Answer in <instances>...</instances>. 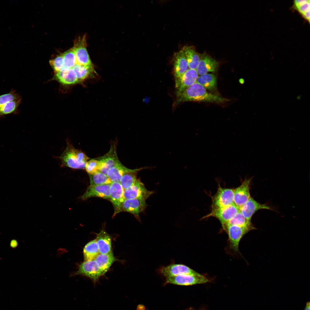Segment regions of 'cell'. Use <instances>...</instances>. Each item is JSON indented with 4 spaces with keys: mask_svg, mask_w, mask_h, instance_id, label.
I'll return each mask as SVG.
<instances>
[{
    "mask_svg": "<svg viewBox=\"0 0 310 310\" xmlns=\"http://www.w3.org/2000/svg\"><path fill=\"white\" fill-rule=\"evenodd\" d=\"M173 108L187 101H197L221 103L229 100L219 95L208 92L202 86L195 82L182 92L175 94Z\"/></svg>",
    "mask_w": 310,
    "mask_h": 310,
    "instance_id": "cell-1",
    "label": "cell"
},
{
    "mask_svg": "<svg viewBox=\"0 0 310 310\" xmlns=\"http://www.w3.org/2000/svg\"><path fill=\"white\" fill-rule=\"evenodd\" d=\"M59 158L62 166L75 169L85 168L86 163L89 159L84 153L75 148L67 140L66 147Z\"/></svg>",
    "mask_w": 310,
    "mask_h": 310,
    "instance_id": "cell-2",
    "label": "cell"
},
{
    "mask_svg": "<svg viewBox=\"0 0 310 310\" xmlns=\"http://www.w3.org/2000/svg\"><path fill=\"white\" fill-rule=\"evenodd\" d=\"M22 100L21 96L13 88L9 92L0 95V119L7 115L18 114Z\"/></svg>",
    "mask_w": 310,
    "mask_h": 310,
    "instance_id": "cell-3",
    "label": "cell"
},
{
    "mask_svg": "<svg viewBox=\"0 0 310 310\" xmlns=\"http://www.w3.org/2000/svg\"><path fill=\"white\" fill-rule=\"evenodd\" d=\"M222 227L228 236L229 248L234 252H238L241 240L251 230L248 228L228 224H226Z\"/></svg>",
    "mask_w": 310,
    "mask_h": 310,
    "instance_id": "cell-4",
    "label": "cell"
},
{
    "mask_svg": "<svg viewBox=\"0 0 310 310\" xmlns=\"http://www.w3.org/2000/svg\"><path fill=\"white\" fill-rule=\"evenodd\" d=\"M86 35L79 36L74 41L72 47L74 52L76 64L80 65L93 67L87 49Z\"/></svg>",
    "mask_w": 310,
    "mask_h": 310,
    "instance_id": "cell-5",
    "label": "cell"
},
{
    "mask_svg": "<svg viewBox=\"0 0 310 310\" xmlns=\"http://www.w3.org/2000/svg\"><path fill=\"white\" fill-rule=\"evenodd\" d=\"M212 210L221 208L234 204V189L218 186L215 194L212 197Z\"/></svg>",
    "mask_w": 310,
    "mask_h": 310,
    "instance_id": "cell-6",
    "label": "cell"
},
{
    "mask_svg": "<svg viewBox=\"0 0 310 310\" xmlns=\"http://www.w3.org/2000/svg\"><path fill=\"white\" fill-rule=\"evenodd\" d=\"M81 275L87 276L95 283L101 276L104 275L94 260L84 261L79 266L78 270L72 275Z\"/></svg>",
    "mask_w": 310,
    "mask_h": 310,
    "instance_id": "cell-7",
    "label": "cell"
},
{
    "mask_svg": "<svg viewBox=\"0 0 310 310\" xmlns=\"http://www.w3.org/2000/svg\"><path fill=\"white\" fill-rule=\"evenodd\" d=\"M157 271L158 273L165 278L181 275L203 276L188 266L179 264H172L166 266H162Z\"/></svg>",
    "mask_w": 310,
    "mask_h": 310,
    "instance_id": "cell-8",
    "label": "cell"
},
{
    "mask_svg": "<svg viewBox=\"0 0 310 310\" xmlns=\"http://www.w3.org/2000/svg\"><path fill=\"white\" fill-rule=\"evenodd\" d=\"M210 280L204 276L181 275L166 277L164 284H170L181 286H189L209 282Z\"/></svg>",
    "mask_w": 310,
    "mask_h": 310,
    "instance_id": "cell-9",
    "label": "cell"
},
{
    "mask_svg": "<svg viewBox=\"0 0 310 310\" xmlns=\"http://www.w3.org/2000/svg\"><path fill=\"white\" fill-rule=\"evenodd\" d=\"M154 192L148 190L139 179L129 188L124 190L123 197L125 199H138L146 200Z\"/></svg>",
    "mask_w": 310,
    "mask_h": 310,
    "instance_id": "cell-10",
    "label": "cell"
},
{
    "mask_svg": "<svg viewBox=\"0 0 310 310\" xmlns=\"http://www.w3.org/2000/svg\"><path fill=\"white\" fill-rule=\"evenodd\" d=\"M239 209L234 204L226 207L212 210L211 212L202 218L213 217L218 219L223 226L228 222L239 212Z\"/></svg>",
    "mask_w": 310,
    "mask_h": 310,
    "instance_id": "cell-11",
    "label": "cell"
},
{
    "mask_svg": "<svg viewBox=\"0 0 310 310\" xmlns=\"http://www.w3.org/2000/svg\"><path fill=\"white\" fill-rule=\"evenodd\" d=\"M251 179H246L241 185L234 189V204L239 209L248 200Z\"/></svg>",
    "mask_w": 310,
    "mask_h": 310,
    "instance_id": "cell-12",
    "label": "cell"
},
{
    "mask_svg": "<svg viewBox=\"0 0 310 310\" xmlns=\"http://www.w3.org/2000/svg\"><path fill=\"white\" fill-rule=\"evenodd\" d=\"M147 206L146 200L133 199H125L122 203L120 209L121 212H128L133 215L139 220V214L143 211Z\"/></svg>",
    "mask_w": 310,
    "mask_h": 310,
    "instance_id": "cell-13",
    "label": "cell"
},
{
    "mask_svg": "<svg viewBox=\"0 0 310 310\" xmlns=\"http://www.w3.org/2000/svg\"><path fill=\"white\" fill-rule=\"evenodd\" d=\"M97 159L100 163V171L107 175L109 170L120 161L117 154L116 144H113L107 153Z\"/></svg>",
    "mask_w": 310,
    "mask_h": 310,
    "instance_id": "cell-14",
    "label": "cell"
},
{
    "mask_svg": "<svg viewBox=\"0 0 310 310\" xmlns=\"http://www.w3.org/2000/svg\"><path fill=\"white\" fill-rule=\"evenodd\" d=\"M173 60L175 83L180 80L189 68L187 60L182 49L175 53Z\"/></svg>",
    "mask_w": 310,
    "mask_h": 310,
    "instance_id": "cell-15",
    "label": "cell"
},
{
    "mask_svg": "<svg viewBox=\"0 0 310 310\" xmlns=\"http://www.w3.org/2000/svg\"><path fill=\"white\" fill-rule=\"evenodd\" d=\"M124 190L119 183L112 182L109 189L110 201L114 208L113 216L121 212V205L125 199L123 197Z\"/></svg>",
    "mask_w": 310,
    "mask_h": 310,
    "instance_id": "cell-16",
    "label": "cell"
},
{
    "mask_svg": "<svg viewBox=\"0 0 310 310\" xmlns=\"http://www.w3.org/2000/svg\"><path fill=\"white\" fill-rule=\"evenodd\" d=\"M218 62L206 53L200 55L199 62L196 69L198 74L201 75L208 72L216 71Z\"/></svg>",
    "mask_w": 310,
    "mask_h": 310,
    "instance_id": "cell-17",
    "label": "cell"
},
{
    "mask_svg": "<svg viewBox=\"0 0 310 310\" xmlns=\"http://www.w3.org/2000/svg\"><path fill=\"white\" fill-rule=\"evenodd\" d=\"M111 184L90 185L80 198L84 200L92 197H96L110 200L109 189Z\"/></svg>",
    "mask_w": 310,
    "mask_h": 310,
    "instance_id": "cell-18",
    "label": "cell"
},
{
    "mask_svg": "<svg viewBox=\"0 0 310 310\" xmlns=\"http://www.w3.org/2000/svg\"><path fill=\"white\" fill-rule=\"evenodd\" d=\"M261 209L273 210L267 205L259 203L250 196L247 202L239 209V210L248 220L251 221V218L254 213Z\"/></svg>",
    "mask_w": 310,
    "mask_h": 310,
    "instance_id": "cell-19",
    "label": "cell"
},
{
    "mask_svg": "<svg viewBox=\"0 0 310 310\" xmlns=\"http://www.w3.org/2000/svg\"><path fill=\"white\" fill-rule=\"evenodd\" d=\"M198 77L196 69H189L175 83V94L182 92L196 82Z\"/></svg>",
    "mask_w": 310,
    "mask_h": 310,
    "instance_id": "cell-20",
    "label": "cell"
},
{
    "mask_svg": "<svg viewBox=\"0 0 310 310\" xmlns=\"http://www.w3.org/2000/svg\"><path fill=\"white\" fill-rule=\"evenodd\" d=\"M96 240L100 253L106 254L112 251L111 238L105 231L101 230L98 234Z\"/></svg>",
    "mask_w": 310,
    "mask_h": 310,
    "instance_id": "cell-21",
    "label": "cell"
},
{
    "mask_svg": "<svg viewBox=\"0 0 310 310\" xmlns=\"http://www.w3.org/2000/svg\"><path fill=\"white\" fill-rule=\"evenodd\" d=\"M187 60L189 68L196 69L200 59V54L193 46H185L182 49Z\"/></svg>",
    "mask_w": 310,
    "mask_h": 310,
    "instance_id": "cell-22",
    "label": "cell"
},
{
    "mask_svg": "<svg viewBox=\"0 0 310 310\" xmlns=\"http://www.w3.org/2000/svg\"><path fill=\"white\" fill-rule=\"evenodd\" d=\"M55 78L60 83L65 85H71L78 82L76 74L71 68H65L55 73Z\"/></svg>",
    "mask_w": 310,
    "mask_h": 310,
    "instance_id": "cell-23",
    "label": "cell"
},
{
    "mask_svg": "<svg viewBox=\"0 0 310 310\" xmlns=\"http://www.w3.org/2000/svg\"><path fill=\"white\" fill-rule=\"evenodd\" d=\"M152 168V167L146 166L131 169L130 171L124 173L121 177L119 183L123 190L127 189L131 187L136 181L137 175L138 172L144 169Z\"/></svg>",
    "mask_w": 310,
    "mask_h": 310,
    "instance_id": "cell-24",
    "label": "cell"
},
{
    "mask_svg": "<svg viewBox=\"0 0 310 310\" xmlns=\"http://www.w3.org/2000/svg\"><path fill=\"white\" fill-rule=\"evenodd\" d=\"M94 260L104 274L108 271L112 264L116 260L112 251L108 253H100Z\"/></svg>",
    "mask_w": 310,
    "mask_h": 310,
    "instance_id": "cell-25",
    "label": "cell"
},
{
    "mask_svg": "<svg viewBox=\"0 0 310 310\" xmlns=\"http://www.w3.org/2000/svg\"><path fill=\"white\" fill-rule=\"evenodd\" d=\"M131 169L125 167L119 161L109 170L107 175L112 182L119 183L123 174Z\"/></svg>",
    "mask_w": 310,
    "mask_h": 310,
    "instance_id": "cell-26",
    "label": "cell"
},
{
    "mask_svg": "<svg viewBox=\"0 0 310 310\" xmlns=\"http://www.w3.org/2000/svg\"><path fill=\"white\" fill-rule=\"evenodd\" d=\"M196 82L202 86L207 90L213 91L216 87L217 79L214 74L207 73L198 76Z\"/></svg>",
    "mask_w": 310,
    "mask_h": 310,
    "instance_id": "cell-27",
    "label": "cell"
},
{
    "mask_svg": "<svg viewBox=\"0 0 310 310\" xmlns=\"http://www.w3.org/2000/svg\"><path fill=\"white\" fill-rule=\"evenodd\" d=\"M100 253L96 239L92 240L88 243L84 247V261L94 260Z\"/></svg>",
    "mask_w": 310,
    "mask_h": 310,
    "instance_id": "cell-28",
    "label": "cell"
},
{
    "mask_svg": "<svg viewBox=\"0 0 310 310\" xmlns=\"http://www.w3.org/2000/svg\"><path fill=\"white\" fill-rule=\"evenodd\" d=\"M309 0H296L294 1L293 6L304 18L310 22Z\"/></svg>",
    "mask_w": 310,
    "mask_h": 310,
    "instance_id": "cell-29",
    "label": "cell"
},
{
    "mask_svg": "<svg viewBox=\"0 0 310 310\" xmlns=\"http://www.w3.org/2000/svg\"><path fill=\"white\" fill-rule=\"evenodd\" d=\"M226 224L246 228L250 229L251 230L256 229L253 225L251 221L248 220L239 210L231 219L224 225Z\"/></svg>",
    "mask_w": 310,
    "mask_h": 310,
    "instance_id": "cell-30",
    "label": "cell"
},
{
    "mask_svg": "<svg viewBox=\"0 0 310 310\" xmlns=\"http://www.w3.org/2000/svg\"><path fill=\"white\" fill-rule=\"evenodd\" d=\"M72 68L76 74L78 82L87 78L94 71L93 67L85 66L77 64Z\"/></svg>",
    "mask_w": 310,
    "mask_h": 310,
    "instance_id": "cell-31",
    "label": "cell"
},
{
    "mask_svg": "<svg viewBox=\"0 0 310 310\" xmlns=\"http://www.w3.org/2000/svg\"><path fill=\"white\" fill-rule=\"evenodd\" d=\"M89 175L90 185L107 184L112 182L107 175L100 171Z\"/></svg>",
    "mask_w": 310,
    "mask_h": 310,
    "instance_id": "cell-32",
    "label": "cell"
},
{
    "mask_svg": "<svg viewBox=\"0 0 310 310\" xmlns=\"http://www.w3.org/2000/svg\"><path fill=\"white\" fill-rule=\"evenodd\" d=\"M62 55L65 68H71L76 64V57L73 48L62 53Z\"/></svg>",
    "mask_w": 310,
    "mask_h": 310,
    "instance_id": "cell-33",
    "label": "cell"
},
{
    "mask_svg": "<svg viewBox=\"0 0 310 310\" xmlns=\"http://www.w3.org/2000/svg\"><path fill=\"white\" fill-rule=\"evenodd\" d=\"M100 163L99 160L92 159L87 161L85 164V168L89 175H92L100 171Z\"/></svg>",
    "mask_w": 310,
    "mask_h": 310,
    "instance_id": "cell-34",
    "label": "cell"
},
{
    "mask_svg": "<svg viewBox=\"0 0 310 310\" xmlns=\"http://www.w3.org/2000/svg\"><path fill=\"white\" fill-rule=\"evenodd\" d=\"M49 63L55 73L65 68L62 53L50 60Z\"/></svg>",
    "mask_w": 310,
    "mask_h": 310,
    "instance_id": "cell-35",
    "label": "cell"
},
{
    "mask_svg": "<svg viewBox=\"0 0 310 310\" xmlns=\"http://www.w3.org/2000/svg\"><path fill=\"white\" fill-rule=\"evenodd\" d=\"M310 302H308L306 303L305 308L304 310H310Z\"/></svg>",
    "mask_w": 310,
    "mask_h": 310,
    "instance_id": "cell-36",
    "label": "cell"
},
{
    "mask_svg": "<svg viewBox=\"0 0 310 310\" xmlns=\"http://www.w3.org/2000/svg\"><path fill=\"white\" fill-rule=\"evenodd\" d=\"M193 310V309L192 310V309H190V310Z\"/></svg>",
    "mask_w": 310,
    "mask_h": 310,
    "instance_id": "cell-37",
    "label": "cell"
}]
</instances>
